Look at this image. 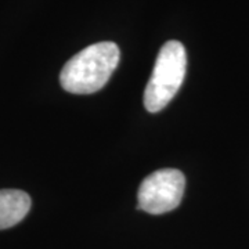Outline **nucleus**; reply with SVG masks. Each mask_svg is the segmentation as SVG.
Segmentation results:
<instances>
[{"mask_svg":"<svg viewBox=\"0 0 249 249\" xmlns=\"http://www.w3.org/2000/svg\"><path fill=\"white\" fill-rule=\"evenodd\" d=\"M31 196L21 190H0V230L21 222L31 209Z\"/></svg>","mask_w":249,"mask_h":249,"instance_id":"4","label":"nucleus"},{"mask_svg":"<svg viewBox=\"0 0 249 249\" xmlns=\"http://www.w3.org/2000/svg\"><path fill=\"white\" fill-rule=\"evenodd\" d=\"M119 58V47L112 42L88 46L64 65L60 73L62 89L72 94L96 93L107 85Z\"/></svg>","mask_w":249,"mask_h":249,"instance_id":"1","label":"nucleus"},{"mask_svg":"<svg viewBox=\"0 0 249 249\" xmlns=\"http://www.w3.org/2000/svg\"><path fill=\"white\" fill-rule=\"evenodd\" d=\"M187 70V53L178 40L162 46L150 80L144 90V107L150 112H160L176 96L183 85Z\"/></svg>","mask_w":249,"mask_h":249,"instance_id":"2","label":"nucleus"},{"mask_svg":"<svg viewBox=\"0 0 249 249\" xmlns=\"http://www.w3.org/2000/svg\"><path fill=\"white\" fill-rule=\"evenodd\" d=\"M186 178L178 169H160L142 180L137 193V209L162 214L176 209L184 196Z\"/></svg>","mask_w":249,"mask_h":249,"instance_id":"3","label":"nucleus"}]
</instances>
